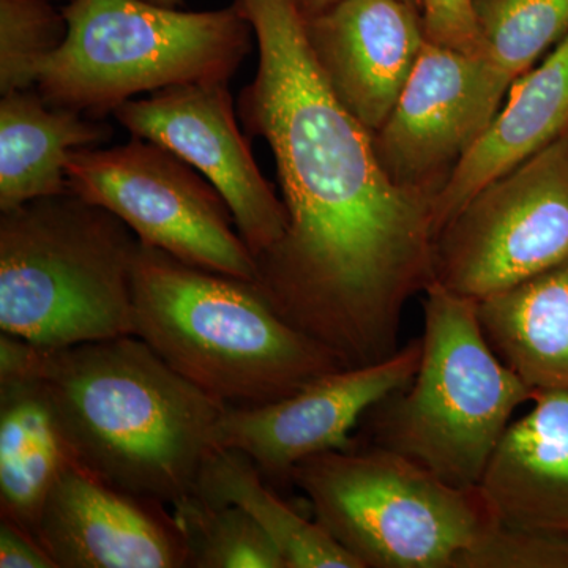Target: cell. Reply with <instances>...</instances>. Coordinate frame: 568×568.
Segmentation results:
<instances>
[{
	"label": "cell",
	"mask_w": 568,
	"mask_h": 568,
	"mask_svg": "<svg viewBox=\"0 0 568 568\" xmlns=\"http://www.w3.org/2000/svg\"><path fill=\"white\" fill-rule=\"evenodd\" d=\"M260 59L239 95L245 132L271 145L287 227L256 257V287L343 368L399 349L403 312L435 276L433 200L396 185L373 134L320 70L295 0H234Z\"/></svg>",
	"instance_id": "cell-1"
},
{
	"label": "cell",
	"mask_w": 568,
	"mask_h": 568,
	"mask_svg": "<svg viewBox=\"0 0 568 568\" xmlns=\"http://www.w3.org/2000/svg\"><path fill=\"white\" fill-rule=\"evenodd\" d=\"M32 377L71 455L132 495L173 508L219 448L226 405L175 373L136 335L40 349L0 346V381Z\"/></svg>",
	"instance_id": "cell-2"
},
{
	"label": "cell",
	"mask_w": 568,
	"mask_h": 568,
	"mask_svg": "<svg viewBox=\"0 0 568 568\" xmlns=\"http://www.w3.org/2000/svg\"><path fill=\"white\" fill-rule=\"evenodd\" d=\"M133 297L136 336L227 407L278 402L343 368L286 323L256 284L194 267L141 241Z\"/></svg>",
	"instance_id": "cell-3"
},
{
	"label": "cell",
	"mask_w": 568,
	"mask_h": 568,
	"mask_svg": "<svg viewBox=\"0 0 568 568\" xmlns=\"http://www.w3.org/2000/svg\"><path fill=\"white\" fill-rule=\"evenodd\" d=\"M140 239L67 192L0 213V331L40 349L136 335Z\"/></svg>",
	"instance_id": "cell-4"
},
{
	"label": "cell",
	"mask_w": 568,
	"mask_h": 568,
	"mask_svg": "<svg viewBox=\"0 0 568 568\" xmlns=\"http://www.w3.org/2000/svg\"><path fill=\"white\" fill-rule=\"evenodd\" d=\"M422 357L406 387L373 407V446L413 459L452 487L477 488L519 407L536 394L493 349L478 302L433 283Z\"/></svg>",
	"instance_id": "cell-5"
},
{
	"label": "cell",
	"mask_w": 568,
	"mask_h": 568,
	"mask_svg": "<svg viewBox=\"0 0 568 568\" xmlns=\"http://www.w3.org/2000/svg\"><path fill=\"white\" fill-rule=\"evenodd\" d=\"M65 40L37 91L52 106L103 119L142 92L227 82L252 52L253 29L235 7L179 11L149 0H70Z\"/></svg>",
	"instance_id": "cell-6"
},
{
	"label": "cell",
	"mask_w": 568,
	"mask_h": 568,
	"mask_svg": "<svg viewBox=\"0 0 568 568\" xmlns=\"http://www.w3.org/2000/svg\"><path fill=\"white\" fill-rule=\"evenodd\" d=\"M291 484L362 568H455L496 519L480 488L452 487L377 446L306 458Z\"/></svg>",
	"instance_id": "cell-7"
},
{
	"label": "cell",
	"mask_w": 568,
	"mask_h": 568,
	"mask_svg": "<svg viewBox=\"0 0 568 568\" xmlns=\"http://www.w3.org/2000/svg\"><path fill=\"white\" fill-rule=\"evenodd\" d=\"M69 192L183 263L256 283L257 265L219 190L175 153L141 138L71 152Z\"/></svg>",
	"instance_id": "cell-8"
},
{
	"label": "cell",
	"mask_w": 568,
	"mask_h": 568,
	"mask_svg": "<svg viewBox=\"0 0 568 568\" xmlns=\"http://www.w3.org/2000/svg\"><path fill=\"white\" fill-rule=\"evenodd\" d=\"M568 257V132L478 190L436 235L435 276L480 302Z\"/></svg>",
	"instance_id": "cell-9"
},
{
	"label": "cell",
	"mask_w": 568,
	"mask_h": 568,
	"mask_svg": "<svg viewBox=\"0 0 568 568\" xmlns=\"http://www.w3.org/2000/svg\"><path fill=\"white\" fill-rule=\"evenodd\" d=\"M510 85L484 54L426 40L394 110L373 134L388 178L435 201L495 119Z\"/></svg>",
	"instance_id": "cell-10"
},
{
	"label": "cell",
	"mask_w": 568,
	"mask_h": 568,
	"mask_svg": "<svg viewBox=\"0 0 568 568\" xmlns=\"http://www.w3.org/2000/svg\"><path fill=\"white\" fill-rule=\"evenodd\" d=\"M112 115L133 138L175 153L219 190L254 260L282 241L286 205L254 162L227 82L162 89L121 104Z\"/></svg>",
	"instance_id": "cell-11"
},
{
	"label": "cell",
	"mask_w": 568,
	"mask_h": 568,
	"mask_svg": "<svg viewBox=\"0 0 568 568\" xmlns=\"http://www.w3.org/2000/svg\"><path fill=\"white\" fill-rule=\"evenodd\" d=\"M420 357L422 339L416 338L386 361L335 369L278 402L227 407L216 444L245 454L267 484H291L304 459L357 447L355 426L413 381Z\"/></svg>",
	"instance_id": "cell-12"
},
{
	"label": "cell",
	"mask_w": 568,
	"mask_h": 568,
	"mask_svg": "<svg viewBox=\"0 0 568 568\" xmlns=\"http://www.w3.org/2000/svg\"><path fill=\"white\" fill-rule=\"evenodd\" d=\"M36 538L58 568H186L170 506L123 491L71 457L44 500Z\"/></svg>",
	"instance_id": "cell-13"
},
{
	"label": "cell",
	"mask_w": 568,
	"mask_h": 568,
	"mask_svg": "<svg viewBox=\"0 0 568 568\" xmlns=\"http://www.w3.org/2000/svg\"><path fill=\"white\" fill-rule=\"evenodd\" d=\"M306 40L336 99L369 133L394 110L426 36L405 0H339L305 18Z\"/></svg>",
	"instance_id": "cell-14"
},
{
	"label": "cell",
	"mask_w": 568,
	"mask_h": 568,
	"mask_svg": "<svg viewBox=\"0 0 568 568\" xmlns=\"http://www.w3.org/2000/svg\"><path fill=\"white\" fill-rule=\"evenodd\" d=\"M514 418L481 478L497 521L568 534V390H536Z\"/></svg>",
	"instance_id": "cell-15"
},
{
	"label": "cell",
	"mask_w": 568,
	"mask_h": 568,
	"mask_svg": "<svg viewBox=\"0 0 568 568\" xmlns=\"http://www.w3.org/2000/svg\"><path fill=\"white\" fill-rule=\"evenodd\" d=\"M567 132L568 36L510 85L495 119L436 194V235L478 190Z\"/></svg>",
	"instance_id": "cell-16"
},
{
	"label": "cell",
	"mask_w": 568,
	"mask_h": 568,
	"mask_svg": "<svg viewBox=\"0 0 568 568\" xmlns=\"http://www.w3.org/2000/svg\"><path fill=\"white\" fill-rule=\"evenodd\" d=\"M103 119L52 106L39 91L0 100V212L69 192L67 163L77 149L110 141Z\"/></svg>",
	"instance_id": "cell-17"
},
{
	"label": "cell",
	"mask_w": 568,
	"mask_h": 568,
	"mask_svg": "<svg viewBox=\"0 0 568 568\" xmlns=\"http://www.w3.org/2000/svg\"><path fill=\"white\" fill-rule=\"evenodd\" d=\"M478 317L500 361L534 390H568V257L478 302Z\"/></svg>",
	"instance_id": "cell-18"
},
{
	"label": "cell",
	"mask_w": 568,
	"mask_h": 568,
	"mask_svg": "<svg viewBox=\"0 0 568 568\" xmlns=\"http://www.w3.org/2000/svg\"><path fill=\"white\" fill-rule=\"evenodd\" d=\"M71 457L40 384L0 381V518L36 537L44 500Z\"/></svg>",
	"instance_id": "cell-19"
},
{
	"label": "cell",
	"mask_w": 568,
	"mask_h": 568,
	"mask_svg": "<svg viewBox=\"0 0 568 568\" xmlns=\"http://www.w3.org/2000/svg\"><path fill=\"white\" fill-rule=\"evenodd\" d=\"M192 495L207 506L244 508L274 540L286 568H362L315 519L284 503L242 452L216 448L201 469Z\"/></svg>",
	"instance_id": "cell-20"
},
{
	"label": "cell",
	"mask_w": 568,
	"mask_h": 568,
	"mask_svg": "<svg viewBox=\"0 0 568 568\" xmlns=\"http://www.w3.org/2000/svg\"><path fill=\"white\" fill-rule=\"evenodd\" d=\"M481 54L510 84L568 36V0H473Z\"/></svg>",
	"instance_id": "cell-21"
},
{
	"label": "cell",
	"mask_w": 568,
	"mask_h": 568,
	"mask_svg": "<svg viewBox=\"0 0 568 568\" xmlns=\"http://www.w3.org/2000/svg\"><path fill=\"white\" fill-rule=\"evenodd\" d=\"M189 544L186 568H286L278 547L244 508L190 495L173 507Z\"/></svg>",
	"instance_id": "cell-22"
},
{
	"label": "cell",
	"mask_w": 568,
	"mask_h": 568,
	"mask_svg": "<svg viewBox=\"0 0 568 568\" xmlns=\"http://www.w3.org/2000/svg\"><path fill=\"white\" fill-rule=\"evenodd\" d=\"M50 0H0V93L28 91L67 36Z\"/></svg>",
	"instance_id": "cell-23"
},
{
	"label": "cell",
	"mask_w": 568,
	"mask_h": 568,
	"mask_svg": "<svg viewBox=\"0 0 568 568\" xmlns=\"http://www.w3.org/2000/svg\"><path fill=\"white\" fill-rule=\"evenodd\" d=\"M455 568H568V534L495 521L459 556Z\"/></svg>",
	"instance_id": "cell-24"
},
{
	"label": "cell",
	"mask_w": 568,
	"mask_h": 568,
	"mask_svg": "<svg viewBox=\"0 0 568 568\" xmlns=\"http://www.w3.org/2000/svg\"><path fill=\"white\" fill-rule=\"evenodd\" d=\"M426 40L467 54H481L473 0H418Z\"/></svg>",
	"instance_id": "cell-25"
},
{
	"label": "cell",
	"mask_w": 568,
	"mask_h": 568,
	"mask_svg": "<svg viewBox=\"0 0 568 568\" xmlns=\"http://www.w3.org/2000/svg\"><path fill=\"white\" fill-rule=\"evenodd\" d=\"M0 568H58L31 532L0 518Z\"/></svg>",
	"instance_id": "cell-26"
},
{
	"label": "cell",
	"mask_w": 568,
	"mask_h": 568,
	"mask_svg": "<svg viewBox=\"0 0 568 568\" xmlns=\"http://www.w3.org/2000/svg\"><path fill=\"white\" fill-rule=\"evenodd\" d=\"M336 2H339V0H295V3H297L298 10L302 11L304 18L313 17V14L328 9V7L334 6ZM405 2H409L413 3V6L418 7V0H405Z\"/></svg>",
	"instance_id": "cell-27"
},
{
	"label": "cell",
	"mask_w": 568,
	"mask_h": 568,
	"mask_svg": "<svg viewBox=\"0 0 568 568\" xmlns=\"http://www.w3.org/2000/svg\"><path fill=\"white\" fill-rule=\"evenodd\" d=\"M149 2L156 3V6L171 7V9H175V7L181 6L182 0H149Z\"/></svg>",
	"instance_id": "cell-28"
},
{
	"label": "cell",
	"mask_w": 568,
	"mask_h": 568,
	"mask_svg": "<svg viewBox=\"0 0 568 568\" xmlns=\"http://www.w3.org/2000/svg\"><path fill=\"white\" fill-rule=\"evenodd\" d=\"M50 2H54V0H50ZM67 2H70V0H67Z\"/></svg>",
	"instance_id": "cell-29"
}]
</instances>
